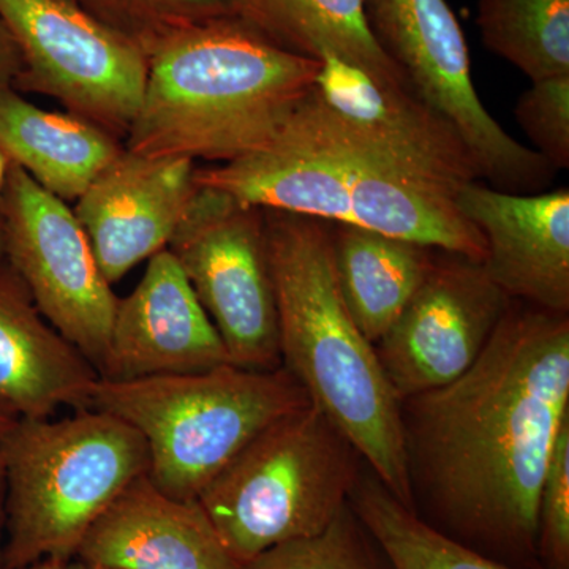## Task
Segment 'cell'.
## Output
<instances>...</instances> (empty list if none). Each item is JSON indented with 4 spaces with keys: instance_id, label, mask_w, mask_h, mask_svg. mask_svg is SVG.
Listing matches in <instances>:
<instances>
[{
    "instance_id": "obj_27",
    "label": "cell",
    "mask_w": 569,
    "mask_h": 569,
    "mask_svg": "<svg viewBox=\"0 0 569 569\" xmlns=\"http://www.w3.org/2000/svg\"><path fill=\"white\" fill-rule=\"evenodd\" d=\"M24 69L20 47L9 26L0 18V93L14 89Z\"/></svg>"
},
{
    "instance_id": "obj_7",
    "label": "cell",
    "mask_w": 569,
    "mask_h": 569,
    "mask_svg": "<svg viewBox=\"0 0 569 569\" xmlns=\"http://www.w3.org/2000/svg\"><path fill=\"white\" fill-rule=\"evenodd\" d=\"M367 463L313 403L277 419L209 482L197 501L239 563L323 531Z\"/></svg>"
},
{
    "instance_id": "obj_24",
    "label": "cell",
    "mask_w": 569,
    "mask_h": 569,
    "mask_svg": "<svg viewBox=\"0 0 569 569\" xmlns=\"http://www.w3.org/2000/svg\"><path fill=\"white\" fill-rule=\"evenodd\" d=\"M107 28L148 54L157 43L189 26L233 14L228 0H74Z\"/></svg>"
},
{
    "instance_id": "obj_23",
    "label": "cell",
    "mask_w": 569,
    "mask_h": 569,
    "mask_svg": "<svg viewBox=\"0 0 569 569\" xmlns=\"http://www.w3.org/2000/svg\"><path fill=\"white\" fill-rule=\"evenodd\" d=\"M241 569H395L376 538L347 503L323 531L282 542Z\"/></svg>"
},
{
    "instance_id": "obj_20",
    "label": "cell",
    "mask_w": 569,
    "mask_h": 569,
    "mask_svg": "<svg viewBox=\"0 0 569 569\" xmlns=\"http://www.w3.org/2000/svg\"><path fill=\"white\" fill-rule=\"evenodd\" d=\"M241 18L283 50L320 61L335 56L378 84L411 91L369 31L365 0H228Z\"/></svg>"
},
{
    "instance_id": "obj_16",
    "label": "cell",
    "mask_w": 569,
    "mask_h": 569,
    "mask_svg": "<svg viewBox=\"0 0 569 569\" xmlns=\"http://www.w3.org/2000/svg\"><path fill=\"white\" fill-rule=\"evenodd\" d=\"M74 559L108 569H241L197 500L138 478L91 527Z\"/></svg>"
},
{
    "instance_id": "obj_12",
    "label": "cell",
    "mask_w": 569,
    "mask_h": 569,
    "mask_svg": "<svg viewBox=\"0 0 569 569\" xmlns=\"http://www.w3.org/2000/svg\"><path fill=\"white\" fill-rule=\"evenodd\" d=\"M193 160L123 149L74 201L73 212L111 284L167 249L192 200Z\"/></svg>"
},
{
    "instance_id": "obj_9",
    "label": "cell",
    "mask_w": 569,
    "mask_h": 569,
    "mask_svg": "<svg viewBox=\"0 0 569 569\" xmlns=\"http://www.w3.org/2000/svg\"><path fill=\"white\" fill-rule=\"evenodd\" d=\"M24 69L14 91L58 100L118 140L140 110L148 54L74 0H0Z\"/></svg>"
},
{
    "instance_id": "obj_8",
    "label": "cell",
    "mask_w": 569,
    "mask_h": 569,
    "mask_svg": "<svg viewBox=\"0 0 569 569\" xmlns=\"http://www.w3.org/2000/svg\"><path fill=\"white\" fill-rule=\"evenodd\" d=\"M167 249L219 332L231 365L282 367L263 209L197 186Z\"/></svg>"
},
{
    "instance_id": "obj_10",
    "label": "cell",
    "mask_w": 569,
    "mask_h": 569,
    "mask_svg": "<svg viewBox=\"0 0 569 569\" xmlns=\"http://www.w3.org/2000/svg\"><path fill=\"white\" fill-rule=\"evenodd\" d=\"M3 258L28 287L41 316L100 376L119 298L66 201L11 164L0 208Z\"/></svg>"
},
{
    "instance_id": "obj_14",
    "label": "cell",
    "mask_w": 569,
    "mask_h": 569,
    "mask_svg": "<svg viewBox=\"0 0 569 569\" xmlns=\"http://www.w3.org/2000/svg\"><path fill=\"white\" fill-rule=\"evenodd\" d=\"M459 212L486 239L482 268L527 305L569 316V190L501 192L478 181L455 194Z\"/></svg>"
},
{
    "instance_id": "obj_25",
    "label": "cell",
    "mask_w": 569,
    "mask_h": 569,
    "mask_svg": "<svg viewBox=\"0 0 569 569\" xmlns=\"http://www.w3.org/2000/svg\"><path fill=\"white\" fill-rule=\"evenodd\" d=\"M515 116L533 151L553 170H568L569 74L531 81L516 103Z\"/></svg>"
},
{
    "instance_id": "obj_4",
    "label": "cell",
    "mask_w": 569,
    "mask_h": 569,
    "mask_svg": "<svg viewBox=\"0 0 569 569\" xmlns=\"http://www.w3.org/2000/svg\"><path fill=\"white\" fill-rule=\"evenodd\" d=\"M263 213L282 367L411 509L400 400L340 295L331 223L274 209Z\"/></svg>"
},
{
    "instance_id": "obj_26",
    "label": "cell",
    "mask_w": 569,
    "mask_h": 569,
    "mask_svg": "<svg viewBox=\"0 0 569 569\" xmlns=\"http://www.w3.org/2000/svg\"><path fill=\"white\" fill-rule=\"evenodd\" d=\"M541 569H569V419L561 427L538 503Z\"/></svg>"
},
{
    "instance_id": "obj_1",
    "label": "cell",
    "mask_w": 569,
    "mask_h": 569,
    "mask_svg": "<svg viewBox=\"0 0 569 569\" xmlns=\"http://www.w3.org/2000/svg\"><path fill=\"white\" fill-rule=\"evenodd\" d=\"M569 419V317L515 301L458 380L400 400L411 509L512 569H541L538 503Z\"/></svg>"
},
{
    "instance_id": "obj_21",
    "label": "cell",
    "mask_w": 569,
    "mask_h": 569,
    "mask_svg": "<svg viewBox=\"0 0 569 569\" xmlns=\"http://www.w3.org/2000/svg\"><path fill=\"white\" fill-rule=\"evenodd\" d=\"M348 503L376 538L395 569H512L440 533L365 468Z\"/></svg>"
},
{
    "instance_id": "obj_28",
    "label": "cell",
    "mask_w": 569,
    "mask_h": 569,
    "mask_svg": "<svg viewBox=\"0 0 569 569\" xmlns=\"http://www.w3.org/2000/svg\"><path fill=\"white\" fill-rule=\"evenodd\" d=\"M18 417L10 413L6 408L0 407V533H2L3 523H6V459H3V438L7 430ZM2 537V535H0ZM2 550V548H0Z\"/></svg>"
},
{
    "instance_id": "obj_18",
    "label": "cell",
    "mask_w": 569,
    "mask_h": 569,
    "mask_svg": "<svg viewBox=\"0 0 569 569\" xmlns=\"http://www.w3.org/2000/svg\"><path fill=\"white\" fill-rule=\"evenodd\" d=\"M0 144L11 162L66 203L77 201L126 149L92 122L43 110L14 89L0 93Z\"/></svg>"
},
{
    "instance_id": "obj_17",
    "label": "cell",
    "mask_w": 569,
    "mask_h": 569,
    "mask_svg": "<svg viewBox=\"0 0 569 569\" xmlns=\"http://www.w3.org/2000/svg\"><path fill=\"white\" fill-rule=\"evenodd\" d=\"M99 372L41 316L21 277L0 257V407L44 419L91 408Z\"/></svg>"
},
{
    "instance_id": "obj_3",
    "label": "cell",
    "mask_w": 569,
    "mask_h": 569,
    "mask_svg": "<svg viewBox=\"0 0 569 569\" xmlns=\"http://www.w3.org/2000/svg\"><path fill=\"white\" fill-rule=\"evenodd\" d=\"M239 203L355 224L482 263L486 239L455 197L415 178L329 110L316 88L264 151L197 168Z\"/></svg>"
},
{
    "instance_id": "obj_5",
    "label": "cell",
    "mask_w": 569,
    "mask_h": 569,
    "mask_svg": "<svg viewBox=\"0 0 569 569\" xmlns=\"http://www.w3.org/2000/svg\"><path fill=\"white\" fill-rule=\"evenodd\" d=\"M7 541L0 569L70 560L116 498L148 475L144 438L96 408L70 418H17L3 438Z\"/></svg>"
},
{
    "instance_id": "obj_31",
    "label": "cell",
    "mask_w": 569,
    "mask_h": 569,
    "mask_svg": "<svg viewBox=\"0 0 569 569\" xmlns=\"http://www.w3.org/2000/svg\"><path fill=\"white\" fill-rule=\"evenodd\" d=\"M0 257H3V236H2V224H0Z\"/></svg>"
},
{
    "instance_id": "obj_13",
    "label": "cell",
    "mask_w": 569,
    "mask_h": 569,
    "mask_svg": "<svg viewBox=\"0 0 569 569\" xmlns=\"http://www.w3.org/2000/svg\"><path fill=\"white\" fill-rule=\"evenodd\" d=\"M231 365L192 284L168 249L149 258L144 276L119 298L100 378L189 376Z\"/></svg>"
},
{
    "instance_id": "obj_11",
    "label": "cell",
    "mask_w": 569,
    "mask_h": 569,
    "mask_svg": "<svg viewBox=\"0 0 569 569\" xmlns=\"http://www.w3.org/2000/svg\"><path fill=\"white\" fill-rule=\"evenodd\" d=\"M511 302L481 263L438 250L425 282L373 346L399 400L463 376Z\"/></svg>"
},
{
    "instance_id": "obj_30",
    "label": "cell",
    "mask_w": 569,
    "mask_h": 569,
    "mask_svg": "<svg viewBox=\"0 0 569 569\" xmlns=\"http://www.w3.org/2000/svg\"><path fill=\"white\" fill-rule=\"evenodd\" d=\"M13 162L0 144V208H2L3 193H6L7 181H9L10 168Z\"/></svg>"
},
{
    "instance_id": "obj_22",
    "label": "cell",
    "mask_w": 569,
    "mask_h": 569,
    "mask_svg": "<svg viewBox=\"0 0 569 569\" xmlns=\"http://www.w3.org/2000/svg\"><path fill=\"white\" fill-rule=\"evenodd\" d=\"M485 47L531 81L569 74V0H477Z\"/></svg>"
},
{
    "instance_id": "obj_29",
    "label": "cell",
    "mask_w": 569,
    "mask_h": 569,
    "mask_svg": "<svg viewBox=\"0 0 569 569\" xmlns=\"http://www.w3.org/2000/svg\"><path fill=\"white\" fill-rule=\"evenodd\" d=\"M28 569H108L102 567H96V565L84 563V561L78 560H56V559H44L37 561L32 567Z\"/></svg>"
},
{
    "instance_id": "obj_19",
    "label": "cell",
    "mask_w": 569,
    "mask_h": 569,
    "mask_svg": "<svg viewBox=\"0 0 569 569\" xmlns=\"http://www.w3.org/2000/svg\"><path fill=\"white\" fill-rule=\"evenodd\" d=\"M331 239L340 295L376 346L425 282L438 250L355 224L331 223Z\"/></svg>"
},
{
    "instance_id": "obj_15",
    "label": "cell",
    "mask_w": 569,
    "mask_h": 569,
    "mask_svg": "<svg viewBox=\"0 0 569 569\" xmlns=\"http://www.w3.org/2000/svg\"><path fill=\"white\" fill-rule=\"evenodd\" d=\"M316 93L351 130L403 171L455 197L478 181L466 142L413 92L378 84L335 56L321 59Z\"/></svg>"
},
{
    "instance_id": "obj_6",
    "label": "cell",
    "mask_w": 569,
    "mask_h": 569,
    "mask_svg": "<svg viewBox=\"0 0 569 569\" xmlns=\"http://www.w3.org/2000/svg\"><path fill=\"white\" fill-rule=\"evenodd\" d=\"M310 403L284 367L223 365L189 376L100 378L91 408L134 427L149 449V481L164 496L197 500L266 427Z\"/></svg>"
},
{
    "instance_id": "obj_2",
    "label": "cell",
    "mask_w": 569,
    "mask_h": 569,
    "mask_svg": "<svg viewBox=\"0 0 569 569\" xmlns=\"http://www.w3.org/2000/svg\"><path fill=\"white\" fill-rule=\"evenodd\" d=\"M321 62L280 48L234 14L198 22L148 52L123 148L219 164L264 151L316 88Z\"/></svg>"
}]
</instances>
